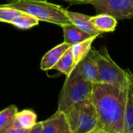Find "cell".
Returning <instances> with one entry per match:
<instances>
[{"label": "cell", "mask_w": 133, "mask_h": 133, "mask_svg": "<svg viewBox=\"0 0 133 133\" xmlns=\"http://www.w3.org/2000/svg\"><path fill=\"white\" fill-rule=\"evenodd\" d=\"M21 11L16 9L0 5V22L11 24L12 21L20 14Z\"/></svg>", "instance_id": "d6986e66"}, {"label": "cell", "mask_w": 133, "mask_h": 133, "mask_svg": "<svg viewBox=\"0 0 133 133\" xmlns=\"http://www.w3.org/2000/svg\"><path fill=\"white\" fill-rule=\"evenodd\" d=\"M28 132H29V130H27V129H19V128H16L12 125H10L8 128L0 131V133H28Z\"/></svg>", "instance_id": "ffe728a7"}, {"label": "cell", "mask_w": 133, "mask_h": 133, "mask_svg": "<svg viewBox=\"0 0 133 133\" xmlns=\"http://www.w3.org/2000/svg\"><path fill=\"white\" fill-rule=\"evenodd\" d=\"M94 84L85 79L76 67L64 82L61 90L58 111L65 112L75 104L91 98Z\"/></svg>", "instance_id": "3957f363"}, {"label": "cell", "mask_w": 133, "mask_h": 133, "mask_svg": "<svg viewBox=\"0 0 133 133\" xmlns=\"http://www.w3.org/2000/svg\"><path fill=\"white\" fill-rule=\"evenodd\" d=\"M5 5L34 16L39 20L61 27L72 24L65 13L62 6L45 0H23L9 2Z\"/></svg>", "instance_id": "7a4b0ae2"}, {"label": "cell", "mask_w": 133, "mask_h": 133, "mask_svg": "<svg viewBox=\"0 0 133 133\" xmlns=\"http://www.w3.org/2000/svg\"><path fill=\"white\" fill-rule=\"evenodd\" d=\"M64 12L72 24L77 26L80 29L83 30L84 31L89 33L92 36L98 37L101 34V32L99 31L91 23V21H90L91 16H88V15H86L83 13H80L69 11L65 9H64Z\"/></svg>", "instance_id": "30bf717a"}, {"label": "cell", "mask_w": 133, "mask_h": 133, "mask_svg": "<svg viewBox=\"0 0 133 133\" xmlns=\"http://www.w3.org/2000/svg\"><path fill=\"white\" fill-rule=\"evenodd\" d=\"M97 13H107L117 20L133 18V0H89Z\"/></svg>", "instance_id": "8992f818"}, {"label": "cell", "mask_w": 133, "mask_h": 133, "mask_svg": "<svg viewBox=\"0 0 133 133\" xmlns=\"http://www.w3.org/2000/svg\"><path fill=\"white\" fill-rule=\"evenodd\" d=\"M9 2H19V1H23V0H6Z\"/></svg>", "instance_id": "cb8c5ba5"}, {"label": "cell", "mask_w": 133, "mask_h": 133, "mask_svg": "<svg viewBox=\"0 0 133 133\" xmlns=\"http://www.w3.org/2000/svg\"><path fill=\"white\" fill-rule=\"evenodd\" d=\"M128 88L119 89L102 82L94 84L91 100L97 117L96 130L103 133H123Z\"/></svg>", "instance_id": "6da1fadb"}, {"label": "cell", "mask_w": 133, "mask_h": 133, "mask_svg": "<svg viewBox=\"0 0 133 133\" xmlns=\"http://www.w3.org/2000/svg\"><path fill=\"white\" fill-rule=\"evenodd\" d=\"M62 27L63 29L64 42L70 44L71 45L93 37L91 34L80 29L73 24H66Z\"/></svg>", "instance_id": "7c38bea8"}, {"label": "cell", "mask_w": 133, "mask_h": 133, "mask_svg": "<svg viewBox=\"0 0 133 133\" xmlns=\"http://www.w3.org/2000/svg\"><path fill=\"white\" fill-rule=\"evenodd\" d=\"M39 20H37L34 16H31L28 13L21 12L20 14L16 16L11 23L13 26L20 28V29H30L35 26H37L39 24Z\"/></svg>", "instance_id": "e0dca14e"}, {"label": "cell", "mask_w": 133, "mask_h": 133, "mask_svg": "<svg viewBox=\"0 0 133 133\" xmlns=\"http://www.w3.org/2000/svg\"><path fill=\"white\" fill-rule=\"evenodd\" d=\"M43 132V125L42 122H37L30 129H29L28 133H42Z\"/></svg>", "instance_id": "44dd1931"}, {"label": "cell", "mask_w": 133, "mask_h": 133, "mask_svg": "<svg viewBox=\"0 0 133 133\" xmlns=\"http://www.w3.org/2000/svg\"><path fill=\"white\" fill-rule=\"evenodd\" d=\"M90 133H103L101 132H100V131H98V130H94V131H93V132H91Z\"/></svg>", "instance_id": "d4e9b609"}, {"label": "cell", "mask_w": 133, "mask_h": 133, "mask_svg": "<svg viewBox=\"0 0 133 133\" xmlns=\"http://www.w3.org/2000/svg\"><path fill=\"white\" fill-rule=\"evenodd\" d=\"M123 133H133V82L132 78L128 88Z\"/></svg>", "instance_id": "5bb4252c"}, {"label": "cell", "mask_w": 133, "mask_h": 133, "mask_svg": "<svg viewBox=\"0 0 133 133\" xmlns=\"http://www.w3.org/2000/svg\"><path fill=\"white\" fill-rule=\"evenodd\" d=\"M59 133H72V131L70 130V129H65V130H64V131H62V132H61Z\"/></svg>", "instance_id": "603a6c76"}, {"label": "cell", "mask_w": 133, "mask_h": 133, "mask_svg": "<svg viewBox=\"0 0 133 133\" xmlns=\"http://www.w3.org/2000/svg\"><path fill=\"white\" fill-rule=\"evenodd\" d=\"M76 67L80 74L87 81L93 84L101 82L96 61V49H91L88 55L77 64Z\"/></svg>", "instance_id": "52a82bcc"}, {"label": "cell", "mask_w": 133, "mask_h": 133, "mask_svg": "<svg viewBox=\"0 0 133 133\" xmlns=\"http://www.w3.org/2000/svg\"><path fill=\"white\" fill-rule=\"evenodd\" d=\"M42 125V133H59L69 129L65 114L60 111H57L49 118L43 121Z\"/></svg>", "instance_id": "9c48e42d"}, {"label": "cell", "mask_w": 133, "mask_h": 133, "mask_svg": "<svg viewBox=\"0 0 133 133\" xmlns=\"http://www.w3.org/2000/svg\"><path fill=\"white\" fill-rule=\"evenodd\" d=\"M97 38V36H93L71 46L74 61L76 66L82 60H83L88 55V53L92 49V44Z\"/></svg>", "instance_id": "9a60e30c"}, {"label": "cell", "mask_w": 133, "mask_h": 133, "mask_svg": "<svg viewBox=\"0 0 133 133\" xmlns=\"http://www.w3.org/2000/svg\"><path fill=\"white\" fill-rule=\"evenodd\" d=\"M64 113L72 133H90L97 129V112L91 98L73 105Z\"/></svg>", "instance_id": "5b68a950"}, {"label": "cell", "mask_w": 133, "mask_h": 133, "mask_svg": "<svg viewBox=\"0 0 133 133\" xmlns=\"http://www.w3.org/2000/svg\"><path fill=\"white\" fill-rule=\"evenodd\" d=\"M96 61L101 82L112 85L119 89L129 87L132 76L112 60L105 46L99 50L96 49Z\"/></svg>", "instance_id": "277c9868"}, {"label": "cell", "mask_w": 133, "mask_h": 133, "mask_svg": "<svg viewBox=\"0 0 133 133\" xmlns=\"http://www.w3.org/2000/svg\"><path fill=\"white\" fill-rule=\"evenodd\" d=\"M37 114L32 110L18 111L13 119L12 125L23 129H30L37 123Z\"/></svg>", "instance_id": "4fadbf2b"}, {"label": "cell", "mask_w": 133, "mask_h": 133, "mask_svg": "<svg viewBox=\"0 0 133 133\" xmlns=\"http://www.w3.org/2000/svg\"><path fill=\"white\" fill-rule=\"evenodd\" d=\"M71 46L72 45L70 44L63 42L62 43L57 45L55 47L48 51L41 59V69L44 71L53 69L61 57Z\"/></svg>", "instance_id": "ba28073f"}, {"label": "cell", "mask_w": 133, "mask_h": 133, "mask_svg": "<svg viewBox=\"0 0 133 133\" xmlns=\"http://www.w3.org/2000/svg\"><path fill=\"white\" fill-rule=\"evenodd\" d=\"M62 1H65L71 5H73V4H88L89 0H62Z\"/></svg>", "instance_id": "7402d4cb"}, {"label": "cell", "mask_w": 133, "mask_h": 133, "mask_svg": "<svg viewBox=\"0 0 133 133\" xmlns=\"http://www.w3.org/2000/svg\"><path fill=\"white\" fill-rule=\"evenodd\" d=\"M90 21L101 33L115 31L118 24L117 19L107 13H98L96 16H91Z\"/></svg>", "instance_id": "8fae6325"}, {"label": "cell", "mask_w": 133, "mask_h": 133, "mask_svg": "<svg viewBox=\"0 0 133 133\" xmlns=\"http://www.w3.org/2000/svg\"><path fill=\"white\" fill-rule=\"evenodd\" d=\"M17 112L18 109L15 105H10L0 111V131L12 125Z\"/></svg>", "instance_id": "ac0fdd59"}, {"label": "cell", "mask_w": 133, "mask_h": 133, "mask_svg": "<svg viewBox=\"0 0 133 133\" xmlns=\"http://www.w3.org/2000/svg\"><path fill=\"white\" fill-rule=\"evenodd\" d=\"M76 67V65L74 61L72 51L70 47L61 57V59L55 64L53 69L58 71L59 72L64 74L65 76H69Z\"/></svg>", "instance_id": "2e32d148"}]
</instances>
